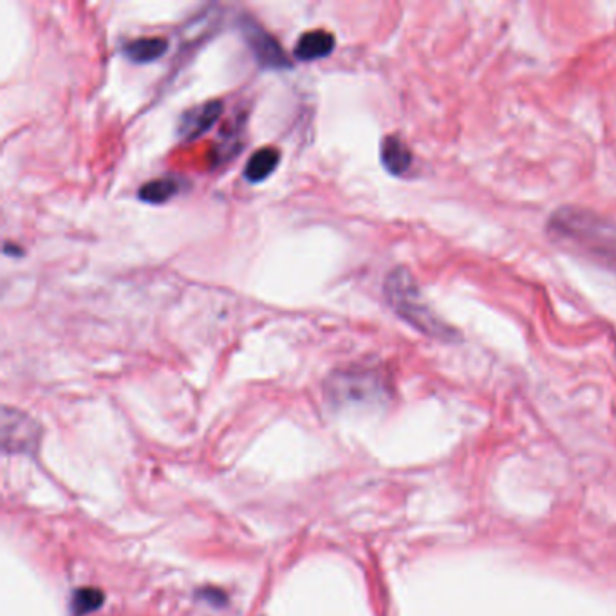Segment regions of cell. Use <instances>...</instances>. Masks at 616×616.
<instances>
[{
	"label": "cell",
	"mask_w": 616,
	"mask_h": 616,
	"mask_svg": "<svg viewBox=\"0 0 616 616\" xmlns=\"http://www.w3.org/2000/svg\"><path fill=\"white\" fill-rule=\"evenodd\" d=\"M385 297L391 308L411 326L420 329L421 333L436 336L441 340L454 338V329L443 324L439 317L432 313V309L421 297L416 280L405 268H396L389 273L385 280Z\"/></svg>",
	"instance_id": "cell-1"
},
{
	"label": "cell",
	"mask_w": 616,
	"mask_h": 616,
	"mask_svg": "<svg viewBox=\"0 0 616 616\" xmlns=\"http://www.w3.org/2000/svg\"><path fill=\"white\" fill-rule=\"evenodd\" d=\"M239 28H241L246 44L252 49L253 56L257 58V62L262 67L275 69V71L291 69L290 58L280 46L279 40L262 28L259 22H255L250 17H243Z\"/></svg>",
	"instance_id": "cell-2"
},
{
	"label": "cell",
	"mask_w": 616,
	"mask_h": 616,
	"mask_svg": "<svg viewBox=\"0 0 616 616\" xmlns=\"http://www.w3.org/2000/svg\"><path fill=\"white\" fill-rule=\"evenodd\" d=\"M40 429L37 423L26 416L24 412L17 409L4 407L2 411V438H4V448L22 450L37 445Z\"/></svg>",
	"instance_id": "cell-3"
},
{
	"label": "cell",
	"mask_w": 616,
	"mask_h": 616,
	"mask_svg": "<svg viewBox=\"0 0 616 616\" xmlns=\"http://www.w3.org/2000/svg\"><path fill=\"white\" fill-rule=\"evenodd\" d=\"M224 105L221 100L199 103L181 114L178 123V134L181 140L194 141L201 138L205 132L214 127L223 114Z\"/></svg>",
	"instance_id": "cell-4"
},
{
	"label": "cell",
	"mask_w": 616,
	"mask_h": 616,
	"mask_svg": "<svg viewBox=\"0 0 616 616\" xmlns=\"http://www.w3.org/2000/svg\"><path fill=\"white\" fill-rule=\"evenodd\" d=\"M335 49V35L326 29H311L300 35L293 47V55L302 62H313L331 55Z\"/></svg>",
	"instance_id": "cell-5"
},
{
	"label": "cell",
	"mask_w": 616,
	"mask_h": 616,
	"mask_svg": "<svg viewBox=\"0 0 616 616\" xmlns=\"http://www.w3.org/2000/svg\"><path fill=\"white\" fill-rule=\"evenodd\" d=\"M380 158L385 170L392 176H403L409 172L412 165V152L405 141L398 136H387L383 138L382 147H380Z\"/></svg>",
	"instance_id": "cell-6"
},
{
	"label": "cell",
	"mask_w": 616,
	"mask_h": 616,
	"mask_svg": "<svg viewBox=\"0 0 616 616\" xmlns=\"http://www.w3.org/2000/svg\"><path fill=\"white\" fill-rule=\"evenodd\" d=\"M122 51L132 64H152L167 55L168 40L163 37L134 38L123 46Z\"/></svg>",
	"instance_id": "cell-7"
},
{
	"label": "cell",
	"mask_w": 616,
	"mask_h": 616,
	"mask_svg": "<svg viewBox=\"0 0 616 616\" xmlns=\"http://www.w3.org/2000/svg\"><path fill=\"white\" fill-rule=\"evenodd\" d=\"M280 163V152L275 147H262L253 152L246 167H244V178L248 179L252 185H259L262 181L270 178L271 174L277 170Z\"/></svg>",
	"instance_id": "cell-8"
},
{
	"label": "cell",
	"mask_w": 616,
	"mask_h": 616,
	"mask_svg": "<svg viewBox=\"0 0 616 616\" xmlns=\"http://www.w3.org/2000/svg\"><path fill=\"white\" fill-rule=\"evenodd\" d=\"M179 192L178 181L174 178H158L152 179L149 183H145L138 192L143 203H149V205H163L170 201L172 197L176 196Z\"/></svg>",
	"instance_id": "cell-9"
},
{
	"label": "cell",
	"mask_w": 616,
	"mask_h": 616,
	"mask_svg": "<svg viewBox=\"0 0 616 616\" xmlns=\"http://www.w3.org/2000/svg\"><path fill=\"white\" fill-rule=\"evenodd\" d=\"M103 604V593L94 588L78 589L73 595L71 611L75 616H85L94 613Z\"/></svg>",
	"instance_id": "cell-10"
},
{
	"label": "cell",
	"mask_w": 616,
	"mask_h": 616,
	"mask_svg": "<svg viewBox=\"0 0 616 616\" xmlns=\"http://www.w3.org/2000/svg\"><path fill=\"white\" fill-rule=\"evenodd\" d=\"M4 253H6V255H24V252H22V250H19V248H17V246H15V248H13V244L10 243H6V246H4Z\"/></svg>",
	"instance_id": "cell-11"
}]
</instances>
